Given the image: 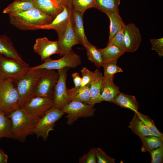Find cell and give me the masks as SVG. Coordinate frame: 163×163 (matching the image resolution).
I'll return each instance as SVG.
<instances>
[{"mask_svg": "<svg viewBox=\"0 0 163 163\" xmlns=\"http://www.w3.org/2000/svg\"><path fill=\"white\" fill-rule=\"evenodd\" d=\"M11 24L22 30H35L50 23L54 18L36 8L9 14Z\"/></svg>", "mask_w": 163, "mask_h": 163, "instance_id": "obj_1", "label": "cell"}, {"mask_svg": "<svg viewBox=\"0 0 163 163\" xmlns=\"http://www.w3.org/2000/svg\"><path fill=\"white\" fill-rule=\"evenodd\" d=\"M11 119L13 139L23 142L34 133L35 126L40 119L34 118L20 108L8 115Z\"/></svg>", "mask_w": 163, "mask_h": 163, "instance_id": "obj_2", "label": "cell"}, {"mask_svg": "<svg viewBox=\"0 0 163 163\" xmlns=\"http://www.w3.org/2000/svg\"><path fill=\"white\" fill-rule=\"evenodd\" d=\"M46 69H30L15 82L20 98V107L34 96L39 82Z\"/></svg>", "mask_w": 163, "mask_h": 163, "instance_id": "obj_3", "label": "cell"}, {"mask_svg": "<svg viewBox=\"0 0 163 163\" xmlns=\"http://www.w3.org/2000/svg\"><path fill=\"white\" fill-rule=\"evenodd\" d=\"M20 108L19 94L14 82L0 78V111L8 115Z\"/></svg>", "mask_w": 163, "mask_h": 163, "instance_id": "obj_4", "label": "cell"}, {"mask_svg": "<svg viewBox=\"0 0 163 163\" xmlns=\"http://www.w3.org/2000/svg\"><path fill=\"white\" fill-rule=\"evenodd\" d=\"M27 63H24L0 54V78L9 79L14 82L30 69Z\"/></svg>", "mask_w": 163, "mask_h": 163, "instance_id": "obj_5", "label": "cell"}, {"mask_svg": "<svg viewBox=\"0 0 163 163\" xmlns=\"http://www.w3.org/2000/svg\"><path fill=\"white\" fill-rule=\"evenodd\" d=\"M65 114L60 109L54 107L52 108L37 123L34 133L37 138L41 137L44 141H46L49 136V132L54 131L56 122Z\"/></svg>", "mask_w": 163, "mask_h": 163, "instance_id": "obj_6", "label": "cell"}, {"mask_svg": "<svg viewBox=\"0 0 163 163\" xmlns=\"http://www.w3.org/2000/svg\"><path fill=\"white\" fill-rule=\"evenodd\" d=\"M44 62L37 66L30 67L31 69H38L59 70L65 68H74L80 65L82 61L80 56L72 50L66 53L61 58L51 59L50 57L44 59Z\"/></svg>", "mask_w": 163, "mask_h": 163, "instance_id": "obj_7", "label": "cell"}, {"mask_svg": "<svg viewBox=\"0 0 163 163\" xmlns=\"http://www.w3.org/2000/svg\"><path fill=\"white\" fill-rule=\"evenodd\" d=\"M94 106L79 101L69 103L61 110L67 114L65 116L67 119V124L71 125L80 118L94 116L96 111Z\"/></svg>", "mask_w": 163, "mask_h": 163, "instance_id": "obj_8", "label": "cell"}, {"mask_svg": "<svg viewBox=\"0 0 163 163\" xmlns=\"http://www.w3.org/2000/svg\"><path fill=\"white\" fill-rule=\"evenodd\" d=\"M53 107V97L34 96L21 108L32 117L40 119Z\"/></svg>", "mask_w": 163, "mask_h": 163, "instance_id": "obj_9", "label": "cell"}, {"mask_svg": "<svg viewBox=\"0 0 163 163\" xmlns=\"http://www.w3.org/2000/svg\"><path fill=\"white\" fill-rule=\"evenodd\" d=\"M69 68L66 67L57 70L59 79L53 90V107L61 110L68 103L66 82Z\"/></svg>", "mask_w": 163, "mask_h": 163, "instance_id": "obj_10", "label": "cell"}, {"mask_svg": "<svg viewBox=\"0 0 163 163\" xmlns=\"http://www.w3.org/2000/svg\"><path fill=\"white\" fill-rule=\"evenodd\" d=\"M59 77L58 72L55 70L46 69L39 82L34 96L53 97L54 88Z\"/></svg>", "mask_w": 163, "mask_h": 163, "instance_id": "obj_11", "label": "cell"}, {"mask_svg": "<svg viewBox=\"0 0 163 163\" xmlns=\"http://www.w3.org/2000/svg\"><path fill=\"white\" fill-rule=\"evenodd\" d=\"M33 49L40 56L42 62L53 54L63 55L65 54L60 50L58 41H50L45 37L36 39Z\"/></svg>", "mask_w": 163, "mask_h": 163, "instance_id": "obj_12", "label": "cell"}, {"mask_svg": "<svg viewBox=\"0 0 163 163\" xmlns=\"http://www.w3.org/2000/svg\"><path fill=\"white\" fill-rule=\"evenodd\" d=\"M62 5V11L50 23L43 26L40 28V29L55 30L58 34V38L60 37L64 34L72 11L71 7L66 5Z\"/></svg>", "mask_w": 163, "mask_h": 163, "instance_id": "obj_13", "label": "cell"}, {"mask_svg": "<svg viewBox=\"0 0 163 163\" xmlns=\"http://www.w3.org/2000/svg\"><path fill=\"white\" fill-rule=\"evenodd\" d=\"M142 41L139 28L133 23L126 25L125 27L124 46L125 52L136 51Z\"/></svg>", "mask_w": 163, "mask_h": 163, "instance_id": "obj_14", "label": "cell"}, {"mask_svg": "<svg viewBox=\"0 0 163 163\" xmlns=\"http://www.w3.org/2000/svg\"><path fill=\"white\" fill-rule=\"evenodd\" d=\"M58 41L60 50L64 53L72 50L73 46L82 44L73 29L70 16L64 34L60 37L58 38Z\"/></svg>", "mask_w": 163, "mask_h": 163, "instance_id": "obj_15", "label": "cell"}, {"mask_svg": "<svg viewBox=\"0 0 163 163\" xmlns=\"http://www.w3.org/2000/svg\"><path fill=\"white\" fill-rule=\"evenodd\" d=\"M114 76L105 77L103 76L101 94V102L106 101L112 102L120 92L119 88L114 83Z\"/></svg>", "mask_w": 163, "mask_h": 163, "instance_id": "obj_16", "label": "cell"}, {"mask_svg": "<svg viewBox=\"0 0 163 163\" xmlns=\"http://www.w3.org/2000/svg\"><path fill=\"white\" fill-rule=\"evenodd\" d=\"M34 7L54 18L63 10L62 4L56 0H33Z\"/></svg>", "mask_w": 163, "mask_h": 163, "instance_id": "obj_17", "label": "cell"}, {"mask_svg": "<svg viewBox=\"0 0 163 163\" xmlns=\"http://www.w3.org/2000/svg\"><path fill=\"white\" fill-rule=\"evenodd\" d=\"M94 73L93 78L88 85L90 98L88 104L90 105L101 103V94L103 75L97 69L94 71Z\"/></svg>", "mask_w": 163, "mask_h": 163, "instance_id": "obj_18", "label": "cell"}, {"mask_svg": "<svg viewBox=\"0 0 163 163\" xmlns=\"http://www.w3.org/2000/svg\"><path fill=\"white\" fill-rule=\"evenodd\" d=\"M0 54L26 63L16 49L11 40L6 35H0Z\"/></svg>", "mask_w": 163, "mask_h": 163, "instance_id": "obj_19", "label": "cell"}, {"mask_svg": "<svg viewBox=\"0 0 163 163\" xmlns=\"http://www.w3.org/2000/svg\"><path fill=\"white\" fill-rule=\"evenodd\" d=\"M84 14L72 9L70 19L73 29L83 46L89 42L85 34L83 24Z\"/></svg>", "mask_w": 163, "mask_h": 163, "instance_id": "obj_20", "label": "cell"}, {"mask_svg": "<svg viewBox=\"0 0 163 163\" xmlns=\"http://www.w3.org/2000/svg\"><path fill=\"white\" fill-rule=\"evenodd\" d=\"M68 103L72 101H79L88 104L90 98L88 86L67 88Z\"/></svg>", "mask_w": 163, "mask_h": 163, "instance_id": "obj_21", "label": "cell"}, {"mask_svg": "<svg viewBox=\"0 0 163 163\" xmlns=\"http://www.w3.org/2000/svg\"><path fill=\"white\" fill-rule=\"evenodd\" d=\"M112 102L122 107L130 110L134 112H138L139 103L135 97L133 95L120 92Z\"/></svg>", "mask_w": 163, "mask_h": 163, "instance_id": "obj_22", "label": "cell"}, {"mask_svg": "<svg viewBox=\"0 0 163 163\" xmlns=\"http://www.w3.org/2000/svg\"><path fill=\"white\" fill-rule=\"evenodd\" d=\"M99 49L103 64L111 61L118 60L120 56L126 53L120 47L113 44H108L105 48Z\"/></svg>", "mask_w": 163, "mask_h": 163, "instance_id": "obj_23", "label": "cell"}, {"mask_svg": "<svg viewBox=\"0 0 163 163\" xmlns=\"http://www.w3.org/2000/svg\"><path fill=\"white\" fill-rule=\"evenodd\" d=\"M128 127L133 133L139 138L152 135L150 131L140 118L137 113L134 112L133 117L129 123Z\"/></svg>", "mask_w": 163, "mask_h": 163, "instance_id": "obj_24", "label": "cell"}, {"mask_svg": "<svg viewBox=\"0 0 163 163\" xmlns=\"http://www.w3.org/2000/svg\"><path fill=\"white\" fill-rule=\"evenodd\" d=\"M110 20V34L108 42L116 35L123 21L120 16L118 9L107 13L106 14Z\"/></svg>", "mask_w": 163, "mask_h": 163, "instance_id": "obj_25", "label": "cell"}, {"mask_svg": "<svg viewBox=\"0 0 163 163\" xmlns=\"http://www.w3.org/2000/svg\"><path fill=\"white\" fill-rule=\"evenodd\" d=\"M35 8L33 1H24L15 0L9 5L3 11L4 14L24 11Z\"/></svg>", "mask_w": 163, "mask_h": 163, "instance_id": "obj_26", "label": "cell"}, {"mask_svg": "<svg viewBox=\"0 0 163 163\" xmlns=\"http://www.w3.org/2000/svg\"><path fill=\"white\" fill-rule=\"evenodd\" d=\"M83 46L86 50L88 59L97 68L102 66L103 62L99 49L89 42Z\"/></svg>", "mask_w": 163, "mask_h": 163, "instance_id": "obj_27", "label": "cell"}, {"mask_svg": "<svg viewBox=\"0 0 163 163\" xmlns=\"http://www.w3.org/2000/svg\"><path fill=\"white\" fill-rule=\"evenodd\" d=\"M142 142L141 151L149 152L163 145V138L150 135L140 138Z\"/></svg>", "mask_w": 163, "mask_h": 163, "instance_id": "obj_28", "label": "cell"}, {"mask_svg": "<svg viewBox=\"0 0 163 163\" xmlns=\"http://www.w3.org/2000/svg\"><path fill=\"white\" fill-rule=\"evenodd\" d=\"M13 138L10 119L4 112L0 111V138Z\"/></svg>", "mask_w": 163, "mask_h": 163, "instance_id": "obj_29", "label": "cell"}, {"mask_svg": "<svg viewBox=\"0 0 163 163\" xmlns=\"http://www.w3.org/2000/svg\"><path fill=\"white\" fill-rule=\"evenodd\" d=\"M120 4V0H95V8L106 14L118 9Z\"/></svg>", "mask_w": 163, "mask_h": 163, "instance_id": "obj_30", "label": "cell"}, {"mask_svg": "<svg viewBox=\"0 0 163 163\" xmlns=\"http://www.w3.org/2000/svg\"><path fill=\"white\" fill-rule=\"evenodd\" d=\"M137 113L140 118L150 131L152 135L163 138V133L157 128L152 119L149 116L143 114L139 112Z\"/></svg>", "mask_w": 163, "mask_h": 163, "instance_id": "obj_31", "label": "cell"}, {"mask_svg": "<svg viewBox=\"0 0 163 163\" xmlns=\"http://www.w3.org/2000/svg\"><path fill=\"white\" fill-rule=\"evenodd\" d=\"M72 9L84 14L87 9L95 8V0H72Z\"/></svg>", "mask_w": 163, "mask_h": 163, "instance_id": "obj_32", "label": "cell"}, {"mask_svg": "<svg viewBox=\"0 0 163 163\" xmlns=\"http://www.w3.org/2000/svg\"><path fill=\"white\" fill-rule=\"evenodd\" d=\"M117 60H114L104 63L102 66L104 69V75L105 77L114 76L117 73L122 72V69L116 65Z\"/></svg>", "mask_w": 163, "mask_h": 163, "instance_id": "obj_33", "label": "cell"}, {"mask_svg": "<svg viewBox=\"0 0 163 163\" xmlns=\"http://www.w3.org/2000/svg\"><path fill=\"white\" fill-rule=\"evenodd\" d=\"M125 25V23L123 21L120 29L116 35L110 41L108 42L107 45L110 44L115 45L120 47L125 52L124 36Z\"/></svg>", "mask_w": 163, "mask_h": 163, "instance_id": "obj_34", "label": "cell"}, {"mask_svg": "<svg viewBox=\"0 0 163 163\" xmlns=\"http://www.w3.org/2000/svg\"><path fill=\"white\" fill-rule=\"evenodd\" d=\"M96 154L97 163H114L115 159L106 154L101 149L94 147Z\"/></svg>", "mask_w": 163, "mask_h": 163, "instance_id": "obj_35", "label": "cell"}, {"mask_svg": "<svg viewBox=\"0 0 163 163\" xmlns=\"http://www.w3.org/2000/svg\"><path fill=\"white\" fill-rule=\"evenodd\" d=\"M149 152L151 156V163H163V145Z\"/></svg>", "mask_w": 163, "mask_h": 163, "instance_id": "obj_36", "label": "cell"}, {"mask_svg": "<svg viewBox=\"0 0 163 163\" xmlns=\"http://www.w3.org/2000/svg\"><path fill=\"white\" fill-rule=\"evenodd\" d=\"M82 76V84L81 86H88L94 76V72H92L84 67L81 70Z\"/></svg>", "mask_w": 163, "mask_h": 163, "instance_id": "obj_37", "label": "cell"}, {"mask_svg": "<svg viewBox=\"0 0 163 163\" xmlns=\"http://www.w3.org/2000/svg\"><path fill=\"white\" fill-rule=\"evenodd\" d=\"M79 163H96L97 161L94 147L91 148L87 153L79 159Z\"/></svg>", "mask_w": 163, "mask_h": 163, "instance_id": "obj_38", "label": "cell"}, {"mask_svg": "<svg viewBox=\"0 0 163 163\" xmlns=\"http://www.w3.org/2000/svg\"><path fill=\"white\" fill-rule=\"evenodd\" d=\"M152 46L151 50H155L159 57L163 56V38L150 40Z\"/></svg>", "mask_w": 163, "mask_h": 163, "instance_id": "obj_39", "label": "cell"}, {"mask_svg": "<svg viewBox=\"0 0 163 163\" xmlns=\"http://www.w3.org/2000/svg\"><path fill=\"white\" fill-rule=\"evenodd\" d=\"M73 82L75 85V87H78L81 86L82 84V78L79 74L76 72L73 73L72 74Z\"/></svg>", "mask_w": 163, "mask_h": 163, "instance_id": "obj_40", "label": "cell"}, {"mask_svg": "<svg viewBox=\"0 0 163 163\" xmlns=\"http://www.w3.org/2000/svg\"><path fill=\"white\" fill-rule=\"evenodd\" d=\"M8 156L5 153L3 150L0 149V163L8 162Z\"/></svg>", "mask_w": 163, "mask_h": 163, "instance_id": "obj_41", "label": "cell"}, {"mask_svg": "<svg viewBox=\"0 0 163 163\" xmlns=\"http://www.w3.org/2000/svg\"><path fill=\"white\" fill-rule=\"evenodd\" d=\"M72 0H64V3L63 4L67 5L69 6L72 7Z\"/></svg>", "mask_w": 163, "mask_h": 163, "instance_id": "obj_42", "label": "cell"}, {"mask_svg": "<svg viewBox=\"0 0 163 163\" xmlns=\"http://www.w3.org/2000/svg\"><path fill=\"white\" fill-rule=\"evenodd\" d=\"M57 1H58L60 2L62 4H63L64 3V0H56Z\"/></svg>", "mask_w": 163, "mask_h": 163, "instance_id": "obj_43", "label": "cell"}, {"mask_svg": "<svg viewBox=\"0 0 163 163\" xmlns=\"http://www.w3.org/2000/svg\"><path fill=\"white\" fill-rule=\"evenodd\" d=\"M20 0V1H33V0Z\"/></svg>", "mask_w": 163, "mask_h": 163, "instance_id": "obj_44", "label": "cell"}]
</instances>
